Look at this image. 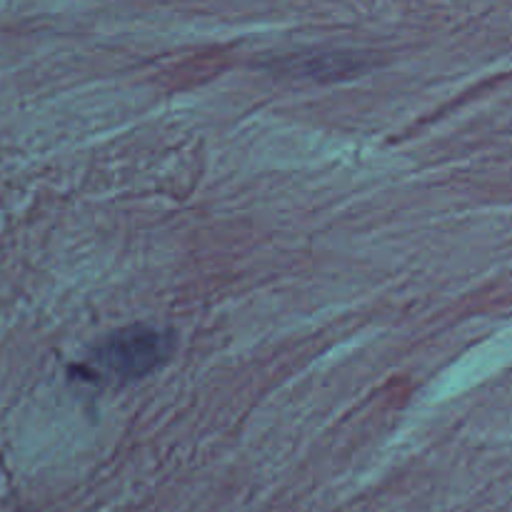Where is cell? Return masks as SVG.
<instances>
[{"label":"cell","instance_id":"6da1fadb","mask_svg":"<svg viewBox=\"0 0 512 512\" xmlns=\"http://www.w3.org/2000/svg\"><path fill=\"white\" fill-rule=\"evenodd\" d=\"M170 335L155 328L135 325L105 338L98 348H93L83 368L90 380H108V383H130L143 375L153 373L170 355Z\"/></svg>","mask_w":512,"mask_h":512}]
</instances>
